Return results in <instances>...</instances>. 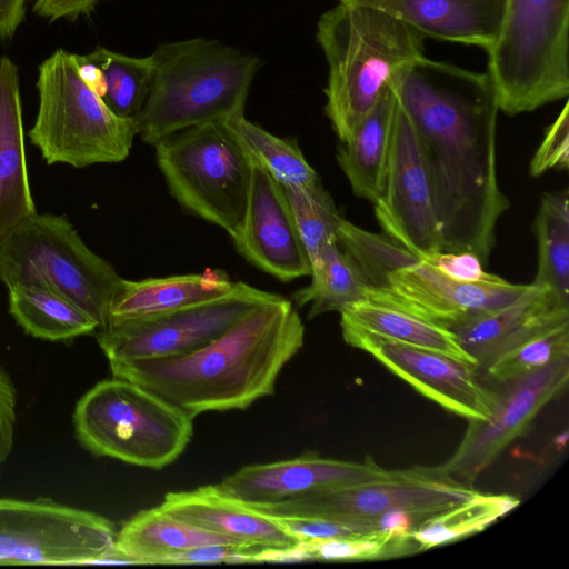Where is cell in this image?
Returning a JSON list of instances; mask_svg holds the SVG:
<instances>
[{
	"instance_id": "cell-1",
	"label": "cell",
	"mask_w": 569,
	"mask_h": 569,
	"mask_svg": "<svg viewBox=\"0 0 569 569\" xmlns=\"http://www.w3.org/2000/svg\"><path fill=\"white\" fill-rule=\"evenodd\" d=\"M393 86L421 142L441 251H469L487 262L509 208L497 177L499 108L490 76L425 56Z\"/></svg>"
},
{
	"instance_id": "cell-2",
	"label": "cell",
	"mask_w": 569,
	"mask_h": 569,
	"mask_svg": "<svg viewBox=\"0 0 569 569\" xmlns=\"http://www.w3.org/2000/svg\"><path fill=\"white\" fill-rule=\"evenodd\" d=\"M303 341L305 325L295 305L274 293L192 352L110 369L113 377L140 385L196 418L243 410L273 393L279 373Z\"/></svg>"
},
{
	"instance_id": "cell-3",
	"label": "cell",
	"mask_w": 569,
	"mask_h": 569,
	"mask_svg": "<svg viewBox=\"0 0 569 569\" xmlns=\"http://www.w3.org/2000/svg\"><path fill=\"white\" fill-rule=\"evenodd\" d=\"M316 39L328 63L325 112L345 143L385 89L425 57V40L391 14L355 0H337L321 14Z\"/></svg>"
},
{
	"instance_id": "cell-4",
	"label": "cell",
	"mask_w": 569,
	"mask_h": 569,
	"mask_svg": "<svg viewBox=\"0 0 569 569\" xmlns=\"http://www.w3.org/2000/svg\"><path fill=\"white\" fill-rule=\"evenodd\" d=\"M153 76L136 119L143 142L177 131L243 116L260 59L219 40L192 38L160 43Z\"/></svg>"
},
{
	"instance_id": "cell-5",
	"label": "cell",
	"mask_w": 569,
	"mask_h": 569,
	"mask_svg": "<svg viewBox=\"0 0 569 569\" xmlns=\"http://www.w3.org/2000/svg\"><path fill=\"white\" fill-rule=\"evenodd\" d=\"M337 242L367 284L365 300L448 329L500 309L528 288L502 278L477 283L457 281L389 237L346 219L338 227Z\"/></svg>"
},
{
	"instance_id": "cell-6",
	"label": "cell",
	"mask_w": 569,
	"mask_h": 569,
	"mask_svg": "<svg viewBox=\"0 0 569 569\" xmlns=\"http://www.w3.org/2000/svg\"><path fill=\"white\" fill-rule=\"evenodd\" d=\"M500 111L531 112L569 94V0H505L486 50Z\"/></svg>"
},
{
	"instance_id": "cell-7",
	"label": "cell",
	"mask_w": 569,
	"mask_h": 569,
	"mask_svg": "<svg viewBox=\"0 0 569 569\" xmlns=\"http://www.w3.org/2000/svg\"><path fill=\"white\" fill-rule=\"evenodd\" d=\"M39 108L30 142L48 164L80 169L118 163L138 134L134 120L114 114L81 78L73 53L56 50L39 66Z\"/></svg>"
},
{
	"instance_id": "cell-8",
	"label": "cell",
	"mask_w": 569,
	"mask_h": 569,
	"mask_svg": "<svg viewBox=\"0 0 569 569\" xmlns=\"http://www.w3.org/2000/svg\"><path fill=\"white\" fill-rule=\"evenodd\" d=\"M193 419L144 387L117 377L96 383L73 411L76 436L87 450L156 470L184 451Z\"/></svg>"
},
{
	"instance_id": "cell-9",
	"label": "cell",
	"mask_w": 569,
	"mask_h": 569,
	"mask_svg": "<svg viewBox=\"0 0 569 569\" xmlns=\"http://www.w3.org/2000/svg\"><path fill=\"white\" fill-rule=\"evenodd\" d=\"M0 280L6 287L50 288L91 316L100 330L122 278L64 216L36 212L0 240Z\"/></svg>"
},
{
	"instance_id": "cell-10",
	"label": "cell",
	"mask_w": 569,
	"mask_h": 569,
	"mask_svg": "<svg viewBox=\"0 0 569 569\" xmlns=\"http://www.w3.org/2000/svg\"><path fill=\"white\" fill-rule=\"evenodd\" d=\"M176 201L231 236L248 201L252 161L224 122H207L153 144Z\"/></svg>"
},
{
	"instance_id": "cell-11",
	"label": "cell",
	"mask_w": 569,
	"mask_h": 569,
	"mask_svg": "<svg viewBox=\"0 0 569 569\" xmlns=\"http://www.w3.org/2000/svg\"><path fill=\"white\" fill-rule=\"evenodd\" d=\"M476 492L471 485L452 477L443 465L412 466L386 470L367 480L253 509L272 517H317L378 529L377 520L389 511H408L422 523Z\"/></svg>"
},
{
	"instance_id": "cell-12",
	"label": "cell",
	"mask_w": 569,
	"mask_h": 569,
	"mask_svg": "<svg viewBox=\"0 0 569 569\" xmlns=\"http://www.w3.org/2000/svg\"><path fill=\"white\" fill-rule=\"evenodd\" d=\"M104 517L58 503L0 499V565H88L114 550Z\"/></svg>"
},
{
	"instance_id": "cell-13",
	"label": "cell",
	"mask_w": 569,
	"mask_h": 569,
	"mask_svg": "<svg viewBox=\"0 0 569 569\" xmlns=\"http://www.w3.org/2000/svg\"><path fill=\"white\" fill-rule=\"evenodd\" d=\"M238 282L229 295L177 311L110 325L98 330V343L109 365L183 356L209 343L248 311L271 298Z\"/></svg>"
},
{
	"instance_id": "cell-14",
	"label": "cell",
	"mask_w": 569,
	"mask_h": 569,
	"mask_svg": "<svg viewBox=\"0 0 569 569\" xmlns=\"http://www.w3.org/2000/svg\"><path fill=\"white\" fill-rule=\"evenodd\" d=\"M373 204L376 219L391 240L422 259L441 251V233L421 142L398 99L383 191Z\"/></svg>"
},
{
	"instance_id": "cell-15",
	"label": "cell",
	"mask_w": 569,
	"mask_h": 569,
	"mask_svg": "<svg viewBox=\"0 0 569 569\" xmlns=\"http://www.w3.org/2000/svg\"><path fill=\"white\" fill-rule=\"evenodd\" d=\"M569 356L516 379L498 383L496 405L486 420H470L452 456L442 463L449 473L471 485L531 423L537 413L567 386Z\"/></svg>"
},
{
	"instance_id": "cell-16",
	"label": "cell",
	"mask_w": 569,
	"mask_h": 569,
	"mask_svg": "<svg viewBox=\"0 0 569 569\" xmlns=\"http://www.w3.org/2000/svg\"><path fill=\"white\" fill-rule=\"evenodd\" d=\"M343 340L370 353L381 365L442 408L467 420H486L496 391L477 379L473 366L440 352L409 346L340 322Z\"/></svg>"
},
{
	"instance_id": "cell-17",
	"label": "cell",
	"mask_w": 569,
	"mask_h": 569,
	"mask_svg": "<svg viewBox=\"0 0 569 569\" xmlns=\"http://www.w3.org/2000/svg\"><path fill=\"white\" fill-rule=\"evenodd\" d=\"M230 237L248 262L281 281L311 273L284 188L253 161L246 211Z\"/></svg>"
},
{
	"instance_id": "cell-18",
	"label": "cell",
	"mask_w": 569,
	"mask_h": 569,
	"mask_svg": "<svg viewBox=\"0 0 569 569\" xmlns=\"http://www.w3.org/2000/svg\"><path fill=\"white\" fill-rule=\"evenodd\" d=\"M386 470L371 457L355 462L305 453L290 460L246 466L217 486L252 508H262L367 480Z\"/></svg>"
},
{
	"instance_id": "cell-19",
	"label": "cell",
	"mask_w": 569,
	"mask_h": 569,
	"mask_svg": "<svg viewBox=\"0 0 569 569\" xmlns=\"http://www.w3.org/2000/svg\"><path fill=\"white\" fill-rule=\"evenodd\" d=\"M566 323L569 301L549 287L530 283L508 305L449 330L476 360L479 371L500 353Z\"/></svg>"
},
{
	"instance_id": "cell-20",
	"label": "cell",
	"mask_w": 569,
	"mask_h": 569,
	"mask_svg": "<svg viewBox=\"0 0 569 569\" xmlns=\"http://www.w3.org/2000/svg\"><path fill=\"white\" fill-rule=\"evenodd\" d=\"M160 508L239 545L282 549L299 542L276 518L226 495L217 485L168 492Z\"/></svg>"
},
{
	"instance_id": "cell-21",
	"label": "cell",
	"mask_w": 569,
	"mask_h": 569,
	"mask_svg": "<svg viewBox=\"0 0 569 569\" xmlns=\"http://www.w3.org/2000/svg\"><path fill=\"white\" fill-rule=\"evenodd\" d=\"M382 10L426 39L476 46L493 43L505 0H355Z\"/></svg>"
},
{
	"instance_id": "cell-22",
	"label": "cell",
	"mask_w": 569,
	"mask_h": 569,
	"mask_svg": "<svg viewBox=\"0 0 569 569\" xmlns=\"http://www.w3.org/2000/svg\"><path fill=\"white\" fill-rule=\"evenodd\" d=\"M22 123L18 68L0 57V240L36 213Z\"/></svg>"
},
{
	"instance_id": "cell-23",
	"label": "cell",
	"mask_w": 569,
	"mask_h": 569,
	"mask_svg": "<svg viewBox=\"0 0 569 569\" xmlns=\"http://www.w3.org/2000/svg\"><path fill=\"white\" fill-rule=\"evenodd\" d=\"M222 270L141 280H121L107 326L149 318L224 297L237 287ZM106 328V327H104Z\"/></svg>"
},
{
	"instance_id": "cell-24",
	"label": "cell",
	"mask_w": 569,
	"mask_h": 569,
	"mask_svg": "<svg viewBox=\"0 0 569 569\" xmlns=\"http://www.w3.org/2000/svg\"><path fill=\"white\" fill-rule=\"evenodd\" d=\"M396 100L392 81L351 139L340 143L337 151L338 164L353 193L373 203L383 191Z\"/></svg>"
},
{
	"instance_id": "cell-25",
	"label": "cell",
	"mask_w": 569,
	"mask_h": 569,
	"mask_svg": "<svg viewBox=\"0 0 569 569\" xmlns=\"http://www.w3.org/2000/svg\"><path fill=\"white\" fill-rule=\"evenodd\" d=\"M214 543L234 542L180 520L158 506L141 510L124 522L116 533L114 551L133 565H160L168 556Z\"/></svg>"
},
{
	"instance_id": "cell-26",
	"label": "cell",
	"mask_w": 569,
	"mask_h": 569,
	"mask_svg": "<svg viewBox=\"0 0 569 569\" xmlns=\"http://www.w3.org/2000/svg\"><path fill=\"white\" fill-rule=\"evenodd\" d=\"M7 288L10 315L34 338L64 341L99 328L84 310L48 287L14 283Z\"/></svg>"
},
{
	"instance_id": "cell-27",
	"label": "cell",
	"mask_w": 569,
	"mask_h": 569,
	"mask_svg": "<svg viewBox=\"0 0 569 569\" xmlns=\"http://www.w3.org/2000/svg\"><path fill=\"white\" fill-rule=\"evenodd\" d=\"M340 316V322L401 343L440 352L467 362L477 370L476 360L460 346L456 335L437 323L368 300L348 305Z\"/></svg>"
},
{
	"instance_id": "cell-28",
	"label": "cell",
	"mask_w": 569,
	"mask_h": 569,
	"mask_svg": "<svg viewBox=\"0 0 569 569\" xmlns=\"http://www.w3.org/2000/svg\"><path fill=\"white\" fill-rule=\"evenodd\" d=\"M311 281L292 293L297 307L309 305L308 318L330 311L341 312L348 305L365 300L367 287L350 257L337 241L327 243L311 263Z\"/></svg>"
},
{
	"instance_id": "cell-29",
	"label": "cell",
	"mask_w": 569,
	"mask_h": 569,
	"mask_svg": "<svg viewBox=\"0 0 569 569\" xmlns=\"http://www.w3.org/2000/svg\"><path fill=\"white\" fill-rule=\"evenodd\" d=\"M538 267L532 283L549 287L569 301L568 191L546 192L535 219Z\"/></svg>"
},
{
	"instance_id": "cell-30",
	"label": "cell",
	"mask_w": 569,
	"mask_h": 569,
	"mask_svg": "<svg viewBox=\"0 0 569 569\" xmlns=\"http://www.w3.org/2000/svg\"><path fill=\"white\" fill-rule=\"evenodd\" d=\"M250 159L282 187L310 188L320 183L315 169L296 142L279 138L246 119L244 114L224 121Z\"/></svg>"
},
{
	"instance_id": "cell-31",
	"label": "cell",
	"mask_w": 569,
	"mask_h": 569,
	"mask_svg": "<svg viewBox=\"0 0 569 569\" xmlns=\"http://www.w3.org/2000/svg\"><path fill=\"white\" fill-rule=\"evenodd\" d=\"M519 502L515 496L477 491L469 499L422 522L411 536L420 551L452 542L482 531Z\"/></svg>"
},
{
	"instance_id": "cell-32",
	"label": "cell",
	"mask_w": 569,
	"mask_h": 569,
	"mask_svg": "<svg viewBox=\"0 0 569 569\" xmlns=\"http://www.w3.org/2000/svg\"><path fill=\"white\" fill-rule=\"evenodd\" d=\"M89 53L101 70L103 102L118 117L136 121L151 87V54L131 57L100 46Z\"/></svg>"
},
{
	"instance_id": "cell-33",
	"label": "cell",
	"mask_w": 569,
	"mask_h": 569,
	"mask_svg": "<svg viewBox=\"0 0 569 569\" xmlns=\"http://www.w3.org/2000/svg\"><path fill=\"white\" fill-rule=\"evenodd\" d=\"M303 561H375L419 552L412 536L381 530L368 533L299 541Z\"/></svg>"
},
{
	"instance_id": "cell-34",
	"label": "cell",
	"mask_w": 569,
	"mask_h": 569,
	"mask_svg": "<svg viewBox=\"0 0 569 569\" xmlns=\"http://www.w3.org/2000/svg\"><path fill=\"white\" fill-rule=\"evenodd\" d=\"M283 188L311 266L327 243L337 241L343 218L321 183L310 188Z\"/></svg>"
},
{
	"instance_id": "cell-35",
	"label": "cell",
	"mask_w": 569,
	"mask_h": 569,
	"mask_svg": "<svg viewBox=\"0 0 569 569\" xmlns=\"http://www.w3.org/2000/svg\"><path fill=\"white\" fill-rule=\"evenodd\" d=\"M569 356V323L559 326L500 353L481 370L497 383L538 370Z\"/></svg>"
},
{
	"instance_id": "cell-36",
	"label": "cell",
	"mask_w": 569,
	"mask_h": 569,
	"mask_svg": "<svg viewBox=\"0 0 569 569\" xmlns=\"http://www.w3.org/2000/svg\"><path fill=\"white\" fill-rule=\"evenodd\" d=\"M569 164V106L547 129L545 138L530 162V174L538 177L550 169H568Z\"/></svg>"
},
{
	"instance_id": "cell-37",
	"label": "cell",
	"mask_w": 569,
	"mask_h": 569,
	"mask_svg": "<svg viewBox=\"0 0 569 569\" xmlns=\"http://www.w3.org/2000/svg\"><path fill=\"white\" fill-rule=\"evenodd\" d=\"M272 517V516H271ZM298 541L368 533L375 527L317 517H273Z\"/></svg>"
},
{
	"instance_id": "cell-38",
	"label": "cell",
	"mask_w": 569,
	"mask_h": 569,
	"mask_svg": "<svg viewBox=\"0 0 569 569\" xmlns=\"http://www.w3.org/2000/svg\"><path fill=\"white\" fill-rule=\"evenodd\" d=\"M260 549L238 543L206 545L168 556L160 565L256 563L254 556Z\"/></svg>"
},
{
	"instance_id": "cell-39",
	"label": "cell",
	"mask_w": 569,
	"mask_h": 569,
	"mask_svg": "<svg viewBox=\"0 0 569 569\" xmlns=\"http://www.w3.org/2000/svg\"><path fill=\"white\" fill-rule=\"evenodd\" d=\"M426 260L431 262L442 273L457 281L477 283L500 279L496 274L486 272L479 257L469 251H440L426 258Z\"/></svg>"
},
{
	"instance_id": "cell-40",
	"label": "cell",
	"mask_w": 569,
	"mask_h": 569,
	"mask_svg": "<svg viewBox=\"0 0 569 569\" xmlns=\"http://www.w3.org/2000/svg\"><path fill=\"white\" fill-rule=\"evenodd\" d=\"M17 421V390L8 371L0 365V470L13 447Z\"/></svg>"
},
{
	"instance_id": "cell-41",
	"label": "cell",
	"mask_w": 569,
	"mask_h": 569,
	"mask_svg": "<svg viewBox=\"0 0 569 569\" xmlns=\"http://www.w3.org/2000/svg\"><path fill=\"white\" fill-rule=\"evenodd\" d=\"M101 0H32L33 11L50 21L76 20L92 12Z\"/></svg>"
},
{
	"instance_id": "cell-42",
	"label": "cell",
	"mask_w": 569,
	"mask_h": 569,
	"mask_svg": "<svg viewBox=\"0 0 569 569\" xmlns=\"http://www.w3.org/2000/svg\"><path fill=\"white\" fill-rule=\"evenodd\" d=\"M26 0H0V38H11L24 19Z\"/></svg>"
}]
</instances>
